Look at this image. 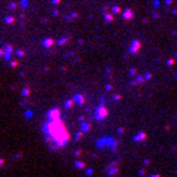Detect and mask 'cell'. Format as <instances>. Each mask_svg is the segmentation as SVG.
<instances>
[{
  "label": "cell",
  "mask_w": 177,
  "mask_h": 177,
  "mask_svg": "<svg viewBox=\"0 0 177 177\" xmlns=\"http://www.w3.org/2000/svg\"><path fill=\"white\" fill-rule=\"evenodd\" d=\"M95 115H97V120H103L107 117V110H105L103 107H100L97 111H95Z\"/></svg>",
  "instance_id": "obj_1"
},
{
  "label": "cell",
  "mask_w": 177,
  "mask_h": 177,
  "mask_svg": "<svg viewBox=\"0 0 177 177\" xmlns=\"http://www.w3.org/2000/svg\"><path fill=\"white\" fill-rule=\"evenodd\" d=\"M136 48H139V43H135V44H133V52L136 51Z\"/></svg>",
  "instance_id": "obj_2"
}]
</instances>
